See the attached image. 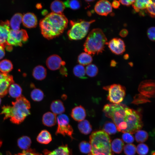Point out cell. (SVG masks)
<instances>
[{
  "mask_svg": "<svg viewBox=\"0 0 155 155\" xmlns=\"http://www.w3.org/2000/svg\"><path fill=\"white\" fill-rule=\"evenodd\" d=\"M152 155H155V151L153 152H152Z\"/></svg>",
  "mask_w": 155,
  "mask_h": 155,
  "instance_id": "cell-57",
  "label": "cell"
},
{
  "mask_svg": "<svg viewBox=\"0 0 155 155\" xmlns=\"http://www.w3.org/2000/svg\"><path fill=\"white\" fill-rule=\"evenodd\" d=\"M22 22L23 25L26 28H34L37 25V19L34 13L28 12L23 16Z\"/></svg>",
  "mask_w": 155,
  "mask_h": 155,
  "instance_id": "cell-17",
  "label": "cell"
},
{
  "mask_svg": "<svg viewBox=\"0 0 155 155\" xmlns=\"http://www.w3.org/2000/svg\"><path fill=\"white\" fill-rule=\"evenodd\" d=\"M71 116L75 121H81L85 119L86 113L84 108L82 106H76L72 110Z\"/></svg>",
  "mask_w": 155,
  "mask_h": 155,
  "instance_id": "cell-18",
  "label": "cell"
},
{
  "mask_svg": "<svg viewBox=\"0 0 155 155\" xmlns=\"http://www.w3.org/2000/svg\"><path fill=\"white\" fill-rule=\"evenodd\" d=\"M128 34V31L126 29L121 30L119 32V35L122 37H126Z\"/></svg>",
  "mask_w": 155,
  "mask_h": 155,
  "instance_id": "cell-49",
  "label": "cell"
},
{
  "mask_svg": "<svg viewBox=\"0 0 155 155\" xmlns=\"http://www.w3.org/2000/svg\"><path fill=\"white\" fill-rule=\"evenodd\" d=\"M108 44L111 51L116 55H121L125 51L124 42L120 38H114L110 41Z\"/></svg>",
  "mask_w": 155,
  "mask_h": 155,
  "instance_id": "cell-13",
  "label": "cell"
},
{
  "mask_svg": "<svg viewBox=\"0 0 155 155\" xmlns=\"http://www.w3.org/2000/svg\"><path fill=\"white\" fill-rule=\"evenodd\" d=\"M150 102L148 98L140 93L136 95L134 97L132 103L136 104H138Z\"/></svg>",
  "mask_w": 155,
  "mask_h": 155,
  "instance_id": "cell-40",
  "label": "cell"
},
{
  "mask_svg": "<svg viewBox=\"0 0 155 155\" xmlns=\"http://www.w3.org/2000/svg\"><path fill=\"white\" fill-rule=\"evenodd\" d=\"M58 126L55 134L66 135L72 138L73 130L69 124V119L68 117L64 114L59 115L57 118Z\"/></svg>",
  "mask_w": 155,
  "mask_h": 155,
  "instance_id": "cell-10",
  "label": "cell"
},
{
  "mask_svg": "<svg viewBox=\"0 0 155 155\" xmlns=\"http://www.w3.org/2000/svg\"><path fill=\"white\" fill-rule=\"evenodd\" d=\"M30 96L32 99L35 101H40L44 97V94L42 91L38 88H35L31 92Z\"/></svg>",
  "mask_w": 155,
  "mask_h": 155,
  "instance_id": "cell-35",
  "label": "cell"
},
{
  "mask_svg": "<svg viewBox=\"0 0 155 155\" xmlns=\"http://www.w3.org/2000/svg\"><path fill=\"white\" fill-rule=\"evenodd\" d=\"M85 1L87 2H89L93 1H94V0H86Z\"/></svg>",
  "mask_w": 155,
  "mask_h": 155,
  "instance_id": "cell-56",
  "label": "cell"
},
{
  "mask_svg": "<svg viewBox=\"0 0 155 155\" xmlns=\"http://www.w3.org/2000/svg\"><path fill=\"white\" fill-rule=\"evenodd\" d=\"M73 72L76 76L80 78H85V69L83 65L80 64L76 65L73 68Z\"/></svg>",
  "mask_w": 155,
  "mask_h": 155,
  "instance_id": "cell-34",
  "label": "cell"
},
{
  "mask_svg": "<svg viewBox=\"0 0 155 155\" xmlns=\"http://www.w3.org/2000/svg\"><path fill=\"white\" fill-rule=\"evenodd\" d=\"M108 92L107 99L113 104L120 103L123 100L125 95V88L119 84H114L103 87Z\"/></svg>",
  "mask_w": 155,
  "mask_h": 155,
  "instance_id": "cell-8",
  "label": "cell"
},
{
  "mask_svg": "<svg viewBox=\"0 0 155 155\" xmlns=\"http://www.w3.org/2000/svg\"><path fill=\"white\" fill-rule=\"evenodd\" d=\"M122 138L125 143L131 144L134 141V138L132 135L128 133H125L122 135Z\"/></svg>",
  "mask_w": 155,
  "mask_h": 155,
  "instance_id": "cell-43",
  "label": "cell"
},
{
  "mask_svg": "<svg viewBox=\"0 0 155 155\" xmlns=\"http://www.w3.org/2000/svg\"><path fill=\"white\" fill-rule=\"evenodd\" d=\"M65 7L62 1L56 0L51 4L50 8L53 12L57 13H61L64 10Z\"/></svg>",
  "mask_w": 155,
  "mask_h": 155,
  "instance_id": "cell-26",
  "label": "cell"
},
{
  "mask_svg": "<svg viewBox=\"0 0 155 155\" xmlns=\"http://www.w3.org/2000/svg\"><path fill=\"white\" fill-rule=\"evenodd\" d=\"M65 64L61 57L58 55L54 54L49 56L46 61V64L47 67L51 70H56L59 69L61 65Z\"/></svg>",
  "mask_w": 155,
  "mask_h": 155,
  "instance_id": "cell-15",
  "label": "cell"
},
{
  "mask_svg": "<svg viewBox=\"0 0 155 155\" xmlns=\"http://www.w3.org/2000/svg\"><path fill=\"white\" fill-rule=\"evenodd\" d=\"M68 20L62 13L52 12L41 19L39 26L43 36L48 40L61 34L67 26Z\"/></svg>",
  "mask_w": 155,
  "mask_h": 155,
  "instance_id": "cell-1",
  "label": "cell"
},
{
  "mask_svg": "<svg viewBox=\"0 0 155 155\" xmlns=\"http://www.w3.org/2000/svg\"><path fill=\"white\" fill-rule=\"evenodd\" d=\"M13 69L11 62L8 59H4L0 62V71L4 73H7Z\"/></svg>",
  "mask_w": 155,
  "mask_h": 155,
  "instance_id": "cell-32",
  "label": "cell"
},
{
  "mask_svg": "<svg viewBox=\"0 0 155 155\" xmlns=\"http://www.w3.org/2000/svg\"><path fill=\"white\" fill-rule=\"evenodd\" d=\"M111 3L107 0H100L95 5L94 10L98 14L106 16L112 11Z\"/></svg>",
  "mask_w": 155,
  "mask_h": 155,
  "instance_id": "cell-14",
  "label": "cell"
},
{
  "mask_svg": "<svg viewBox=\"0 0 155 155\" xmlns=\"http://www.w3.org/2000/svg\"><path fill=\"white\" fill-rule=\"evenodd\" d=\"M38 154L33 152L32 150L28 149L24 150L22 153H19L16 155H38Z\"/></svg>",
  "mask_w": 155,
  "mask_h": 155,
  "instance_id": "cell-46",
  "label": "cell"
},
{
  "mask_svg": "<svg viewBox=\"0 0 155 155\" xmlns=\"http://www.w3.org/2000/svg\"><path fill=\"white\" fill-rule=\"evenodd\" d=\"M43 124L46 126L51 127L54 125L57 122L56 115L48 112L45 113L42 117Z\"/></svg>",
  "mask_w": 155,
  "mask_h": 155,
  "instance_id": "cell-19",
  "label": "cell"
},
{
  "mask_svg": "<svg viewBox=\"0 0 155 155\" xmlns=\"http://www.w3.org/2000/svg\"><path fill=\"white\" fill-rule=\"evenodd\" d=\"M32 74L33 77L36 80H42L44 79L46 77V70L43 66L38 65L34 68Z\"/></svg>",
  "mask_w": 155,
  "mask_h": 155,
  "instance_id": "cell-20",
  "label": "cell"
},
{
  "mask_svg": "<svg viewBox=\"0 0 155 155\" xmlns=\"http://www.w3.org/2000/svg\"><path fill=\"white\" fill-rule=\"evenodd\" d=\"M80 151L84 154H89L91 152V147L90 144L88 142L83 141L79 145Z\"/></svg>",
  "mask_w": 155,
  "mask_h": 155,
  "instance_id": "cell-39",
  "label": "cell"
},
{
  "mask_svg": "<svg viewBox=\"0 0 155 155\" xmlns=\"http://www.w3.org/2000/svg\"><path fill=\"white\" fill-rule=\"evenodd\" d=\"M36 7L37 8H41V5H40L39 4H38V5H37V6H36Z\"/></svg>",
  "mask_w": 155,
  "mask_h": 155,
  "instance_id": "cell-55",
  "label": "cell"
},
{
  "mask_svg": "<svg viewBox=\"0 0 155 155\" xmlns=\"http://www.w3.org/2000/svg\"><path fill=\"white\" fill-rule=\"evenodd\" d=\"M4 48L3 46L0 45V59H2L5 56Z\"/></svg>",
  "mask_w": 155,
  "mask_h": 155,
  "instance_id": "cell-50",
  "label": "cell"
},
{
  "mask_svg": "<svg viewBox=\"0 0 155 155\" xmlns=\"http://www.w3.org/2000/svg\"><path fill=\"white\" fill-rule=\"evenodd\" d=\"M107 43L103 32L99 28L92 30L89 33L84 44V50L90 55L98 54L104 50Z\"/></svg>",
  "mask_w": 155,
  "mask_h": 155,
  "instance_id": "cell-4",
  "label": "cell"
},
{
  "mask_svg": "<svg viewBox=\"0 0 155 155\" xmlns=\"http://www.w3.org/2000/svg\"><path fill=\"white\" fill-rule=\"evenodd\" d=\"M128 108L123 104L112 103L106 104L103 110L105 116L112 120L118 131L123 133L125 132L124 120Z\"/></svg>",
  "mask_w": 155,
  "mask_h": 155,
  "instance_id": "cell-5",
  "label": "cell"
},
{
  "mask_svg": "<svg viewBox=\"0 0 155 155\" xmlns=\"http://www.w3.org/2000/svg\"><path fill=\"white\" fill-rule=\"evenodd\" d=\"M138 90L140 93L148 98L155 97V80H147L142 81Z\"/></svg>",
  "mask_w": 155,
  "mask_h": 155,
  "instance_id": "cell-11",
  "label": "cell"
},
{
  "mask_svg": "<svg viewBox=\"0 0 155 155\" xmlns=\"http://www.w3.org/2000/svg\"><path fill=\"white\" fill-rule=\"evenodd\" d=\"M103 131L107 134L112 135L116 133L117 129L115 124L111 122H107L103 125Z\"/></svg>",
  "mask_w": 155,
  "mask_h": 155,
  "instance_id": "cell-33",
  "label": "cell"
},
{
  "mask_svg": "<svg viewBox=\"0 0 155 155\" xmlns=\"http://www.w3.org/2000/svg\"><path fill=\"white\" fill-rule=\"evenodd\" d=\"M46 155H69L70 151L67 145L60 146L52 152H46Z\"/></svg>",
  "mask_w": 155,
  "mask_h": 155,
  "instance_id": "cell-28",
  "label": "cell"
},
{
  "mask_svg": "<svg viewBox=\"0 0 155 155\" xmlns=\"http://www.w3.org/2000/svg\"><path fill=\"white\" fill-rule=\"evenodd\" d=\"M50 109L53 113L56 115L62 114L65 110L63 102L59 100H55L52 102L50 106Z\"/></svg>",
  "mask_w": 155,
  "mask_h": 155,
  "instance_id": "cell-21",
  "label": "cell"
},
{
  "mask_svg": "<svg viewBox=\"0 0 155 155\" xmlns=\"http://www.w3.org/2000/svg\"><path fill=\"white\" fill-rule=\"evenodd\" d=\"M90 143L93 155H113L111 148V140L108 134L99 130L92 133L90 136Z\"/></svg>",
  "mask_w": 155,
  "mask_h": 155,
  "instance_id": "cell-3",
  "label": "cell"
},
{
  "mask_svg": "<svg viewBox=\"0 0 155 155\" xmlns=\"http://www.w3.org/2000/svg\"><path fill=\"white\" fill-rule=\"evenodd\" d=\"M0 98L1 97H0V104H1V100Z\"/></svg>",
  "mask_w": 155,
  "mask_h": 155,
  "instance_id": "cell-59",
  "label": "cell"
},
{
  "mask_svg": "<svg viewBox=\"0 0 155 155\" xmlns=\"http://www.w3.org/2000/svg\"><path fill=\"white\" fill-rule=\"evenodd\" d=\"M22 89L18 84L13 83L9 86L8 92L10 95L13 98H17L21 96Z\"/></svg>",
  "mask_w": 155,
  "mask_h": 155,
  "instance_id": "cell-25",
  "label": "cell"
},
{
  "mask_svg": "<svg viewBox=\"0 0 155 155\" xmlns=\"http://www.w3.org/2000/svg\"><path fill=\"white\" fill-rule=\"evenodd\" d=\"M95 21L94 20L78 22L70 21L71 27L67 33L69 38L71 40H77L84 38L87 34L91 24Z\"/></svg>",
  "mask_w": 155,
  "mask_h": 155,
  "instance_id": "cell-7",
  "label": "cell"
},
{
  "mask_svg": "<svg viewBox=\"0 0 155 155\" xmlns=\"http://www.w3.org/2000/svg\"><path fill=\"white\" fill-rule=\"evenodd\" d=\"M63 66L60 69V73L63 75L67 76V69L64 66Z\"/></svg>",
  "mask_w": 155,
  "mask_h": 155,
  "instance_id": "cell-51",
  "label": "cell"
},
{
  "mask_svg": "<svg viewBox=\"0 0 155 155\" xmlns=\"http://www.w3.org/2000/svg\"><path fill=\"white\" fill-rule=\"evenodd\" d=\"M123 149L124 152L126 155H134L136 151L135 146L132 144L126 145Z\"/></svg>",
  "mask_w": 155,
  "mask_h": 155,
  "instance_id": "cell-41",
  "label": "cell"
},
{
  "mask_svg": "<svg viewBox=\"0 0 155 155\" xmlns=\"http://www.w3.org/2000/svg\"><path fill=\"white\" fill-rule=\"evenodd\" d=\"M78 127L80 132L85 135L89 134L92 130L91 124L86 120L80 122L78 124Z\"/></svg>",
  "mask_w": 155,
  "mask_h": 155,
  "instance_id": "cell-27",
  "label": "cell"
},
{
  "mask_svg": "<svg viewBox=\"0 0 155 155\" xmlns=\"http://www.w3.org/2000/svg\"><path fill=\"white\" fill-rule=\"evenodd\" d=\"M28 36L27 32L24 29L15 31L10 30L7 40L8 45L21 46L27 41Z\"/></svg>",
  "mask_w": 155,
  "mask_h": 155,
  "instance_id": "cell-9",
  "label": "cell"
},
{
  "mask_svg": "<svg viewBox=\"0 0 155 155\" xmlns=\"http://www.w3.org/2000/svg\"><path fill=\"white\" fill-rule=\"evenodd\" d=\"M65 7L73 10L79 9L81 6L80 1L77 0H67L63 2Z\"/></svg>",
  "mask_w": 155,
  "mask_h": 155,
  "instance_id": "cell-38",
  "label": "cell"
},
{
  "mask_svg": "<svg viewBox=\"0 0 155 155\" xmlns=\"http://www.w3.org/2000/svg\"><path fill=\"white\" fill-rule=\"evenodd\" d=\"M37 140L42 144H47L52 140V137L50 133L46 130H42L37 137Z\"/></svg>",
  "mask_w": 155,
  "mask_h": 155,
  "instance_id": "cell-24",
  "label": "cell"
},
{
  "mask_svg": "<svg viewBox=\"0 0 155 155\" xmlns=\"http://www.w3.org/2000/svg\"><path fill=\"white\" fill-rule=\"evenodd\" d=\"M122 5L126 6H129L132 4L135 0H120L119 1Z\"/></svg>",
  "mask_w": 155,
  "mask_h": 155,
  "instance_id": "cell-47",
  "label": "cell"
},
{
  "mask_svg": "<svg viewBox=\"0 0 155 155\" xmlns=\"http://www.w3.org/2000/svg\"><path fill=\"white\" fill-rule=\"evenodd\" d=\"M125 123L126 133L131 134L136 133L143 126L141 113L138 111L128 107L126 110Z\"/></svg>",
  "mask_w": 155,
  "mask_h": 155,
  "instance_id": "cell-6",
  "label": "cell"
},
{
  "mask_svg": "<svg viewBox=\"0 0 155 155\" xmlns=\"http://www.w3.org/2000/svg\"><path fill=\"white\" fill-rule=\"evenodd\" d=\"M38 155H42V154H38Z\"/></svg>",
  "mask_w": 155,
  "mask_h": 155,
  "instance_id": "cell-60",
  "label": "cell"
},
{
  "mask_svg": "<svg viewBox=\"0 0 155 155\" xmlns=\"http://www.w3.org/2000/svg\"><path fill=\"white\" fill-rule=\"evenodd\" d=\"M78 61L82 65H88L92 62V58L90 55L86 52L80 54L78 56Z\"/></svg>",
  "mask_w": 155,
  "mask_h": 155,
  "instance_id": "cell-30",
  "label": "cell"
},
{
  "mask_svg": "<svg viewBox=\"0 0 155 155\" xmlns=\"http://www.w3.org/2000/svg\"><path fill=\"white\" fill-rule=\"evenodd\" d=\"M136 141L139 143L145 142L148 138L147 133L144 130H139L136 132L135 135Z\"/></svg>",
  "mask_w": 155,
  "mask_h": 155,
  "instance_id": "cell-37",
  "label": "cell"
},
{
  "mask_svg": "<svg viewBox=\"0 0 155 155\" xmlns=\"http://www.w3.org/2000/svg\"><path fill=\"white\" fill-rule=\"evenodd\" d=\"M31 141L30 139L28 136H23L19 138L18 141V146L22 149L28 150L30 146Z\"/></svg>",
  "mask_w": 155,
  "mask_h": 155,
  "instance_id": "cell-31",
  "label": "cell"
},
{
  "mask_svg": "<svg viewBox=\"0 0 155 155\" xmlns=\"http://www.w3.org/2000/svg\"><path fill=\"white\" fill-rule=\"evenodd\" d=\"M116 65V62L115 61L112 60L111 62V65L112 66H115Z\"/></svg>",
  "mask_w": 155,
  "mask_h": 155,
  "instance_id": "cell-52",
  "label": "cell"
},
{
  "mask_svg": "<svg viewBox=\"0 0 155 155\" xmlns=\"http://www.w3.org/2000/svg\"><path fill=\"white\" fill-rule=\"evenodd\" d=\"M112 7L113 8L117 9L120 5V3L119 1L115 0L113 1L111 4Z\"/></svg>",
  "mask_w": 155,
  "mask_h": 155,
  "instance_id": "cell-48",
  "label": "cell"
},
{
  "mask_svg": "<svg viewBox=\"0 0 155 155\" xmlns=\"http://www.w3.org/2000/svg\"><path fill=\"white\" fill-rule=\"evenodd\" d=\"M151 3L152 0H135L132 5L135 11L136 12H138L140 10L146 9Z\"/></svg>",
  "mask_w": 155,
  "mask_h": 155,
  "instance_id": "cell-23",
  "label": "cell"
},
{
  "mask_svg": "<svg viewBox=\"0 0 155 155\" xmlns=\"http://www.w3.org/2000/svg\"><path fill=\"white\" fill-rule=\"evenodd\" d=\"M13 83L14 81L12 75L0 72V97H3L7 94L9 86Z\"/></svg>",
  "mask_w": 155,
  "mask_h": 155,
  "instance_id": "cell-12",
  "label": "cell"
},
{
  "mask_svg": "<svg viewBox=\"0 0 155 155\" xmlns=\"http://www.w3.org/2000/svg\"><path fill=\"white\" fill-rule=\"evenodd\" d=\"M146 11L151 17L155 18V0H152V3L146 9Z\"/></svg>",
  "mask_w": 155,
  "mask_h": 155,
  "instance_id": "cell-44",
  "label": "cell"
},
{
  "mask_svg": "<svg viewBox=\"0 0 155 155\" xmlns=\"http://www.w3.org/2000/svg\"><path fill=\"white\" fill-rule=\"evenodd\" d=\"M47 13V11H46V10H44L42 11V14H43V15H46Z\"/></svg>",
  "mask_w": 155,
  "mask_h": 155,
  "instance_id": "cell-53",
  "label": "cell"
},
{
  "mask_svg": "<svg viewBox=\"0 0 155 155\" xmlns=\"http://www.w3.org/2000/svg\"><path fill=\"white\" fill-rule=\"evenodd\" d=\"M9 21L1 22L0 23V45L5 48L7 45V40L10 30Z\"/></svg>",
  "mask_w": 155,
  "mask_h": 155,
  "instance_id": "cell-16",
  "label": "cell"
},
{
  "mask_svg": "<svg viewBox=\"0 0 155 155\" xmlns=\"http://www.w3.org/2000/svg\"><path fill=\"white\" fill-rule=\"evenodd\" d=\"M86 73L91 77L96 76L98 73V69L97 66L94 64L88 65L85 69Z\"/></svg>",
  "mask_w": 155,
  "mask_h": 155,
  "instance_id": "cell-36",
  "label": "cell"
},
{
  "mask_svg": "<svg viewBox=\"0 0 155 155\" xmlns=\"http://www.w3.org/2000/svg\"><path fill=\"white\" fill-rule=\"evenodd\" d=\"M124 58L125 59H127L129 57L128 55L127 54H125L124 56Z\"/></svg>",
  "mask_w": 155,
  "mask_h": 155,
  "instance_id": "cell-54",
  "label": "cell"
},
{
  "mask_svg": "<svg viewBox=\"0 0 155 155\" xmlns=\"http://www.w3.org/2000/svg\"><path fill=\"white\" fill-rule=\"evenodd\" d=\"M88 155H93L91 153L89 154Z\"/></svg>",
  "mask_w": 155,
  "mask_h": 155,
  "instance_id": "cell-58",
  "label": "cell"
},
{
  "mask_svg": "<svg viewBox=\"0 0 155 155\" xmlns=\"http://www.w3.org/2000/svg\"><path fill=\"white\" fill-rule=\"evenodd\" d=\"M149 148L146 144L141 143L136 148V151L139 155H146L148 152Z\"/></svg>",
  "mask_w": 155,
  "mask_h": 155,
  "instance_id": "cell-42",
  "label": "cell"
},
{
  "mask_svg": "<svg viewBox=\"0 0 155 155\" xmlns=\"http://www.w3.org/2000/svg\"><path fill=\"white\" fill-rule=\"evenodd\" d=\"M124 144L120 139L116 138L114 139L111 144V150L117 154L121 153L123 149Z\"/></svg>",
  "mask_w": 155,
  "mask_h": 155,
  "instance_id": "cell-29",
  "label": "cell"
},
{
  "mask_svg": "<svg viewBox=\"0 0 155 155\" xmlns=\"http://www.w3.org/2000/svg\"><path fill=\"white\" fill-rule=\"evenodd\" d=\"M23 15L20 13L14 14L11 18L10 22L9 25L12 30L15 31L20 30V24L22 22Z\"/></svg>",
  "mask_w": 155,
  "mask_h": 155,
  "instance_id": "cell-22",
  "label": "cell"
},
{
  "mask_svg": "<svg viewBox=\"0 0 155 155\" xmlns=\"http://www.w3.org/2000/svg\"><path fill=\"white\" fill-rule=\"evenodd\" d=\"M147 35L150 40L155 41V27L149 28L147 31Z\"/></svg>",
  "mask_w": 155,
  "mask_h": 155,
  "instance_id": "cell-45",
  "label": "cell"
},
{
  "mask_svg": "<svg viewBox=\"0 0 155 155\" xmlns=\"http://www.w3.org/2000/svg\"><path fill=\"white\" fill-rule=\"evenodd\" d=\"M12 106H4L2 107L0 115H4V119L9 118L13 123L18 124L30 114V102L24 96H21L12 102Z\"/></svg>",
  "mask_w": 155,
  "mask_h": 155,
  "instance_id": "cell-2",
  "label": "cell"
}]
</instances>
